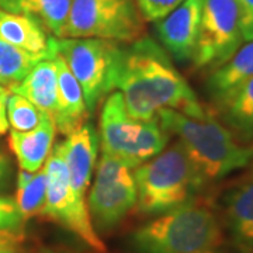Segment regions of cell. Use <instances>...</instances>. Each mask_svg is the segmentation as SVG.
<instances>
[{
  "label": "cell",
  "mask_w": 253,
  "mask_h": 253,
  "mask_svg": "<svg viewBox=\"0 0 253 253\" xmlns=\"http://www.w3.org/2000/svg\"><path fill=\"white\" fill-rule=\"evenodd\" d=\"M116 89L123 94L128 114L138 121L158 120L163 109L193 118L208 114L168 51L149 37L124 48Z\"/></svg>",
  "instance_id": "1"
},
{
  "label": "cell",
  "mask_w": 253,
  "mask_h": 253,
  "mask_svg": "<svg viewBox=\"0 0 253 253\" xmlns=\"http://www.w3.org/2000/svg\"><path fill=\"white\" fill-rule=\"evenodd\" d=\"M158 120L170 135L177 136L201 190L244 169L252 161L253 145L238 141L224 124L210 114L193 118L163 109Z\"/></svg>",
  "instance_id": "2"
},
{
  "label": "cell",
  "mask_w": 253,
  "mask_h": 253,
  "mask_svg": "<svg viewBox=\"0 0 253 253\" xmlns=\"http://www.w3.org/2000/svg\"><path fill=\"white\" fill-rule=\"evenodd\" d=\"M222 238L215 210L194 197L136 228L131 245L136 253H204L218 249Z\"/></svg>",
  "instance_id": "3"
},
{
  "label": "cell",
  "mask_w": 253,
  "mask_h": 253,
  "mask_svg": "<svg viewBox=\"0 0 253 253\" xmlns=\"http://www.w3.org/2000/svg\"><path fill=\"white\" fill-rule=\"evenodd\" d=\"M132 177L136 187V206L145 215L170 211L194 199L201 190L179 141L135 168Z\"/></svg>",
  "instance_id": "4"
},
{
  "label": "cell",
  "mask_w": 253,
  "mask_h": 253,
  "mask_svg": "<svg viewBox=\"0 0 253 253\" xmlns=\"http://www.w3.org/2000/svg\"><path fill=\"white\" fill-rule=\"evenodd\" d=\"M56 48L79 82L89 113H93L103 97L116 89L124 48L103 38H56Z\"/></svg>",
  "instance_id": "5"
},
{
  "label": "cell",
  "mask_w": 253,
  "mask_h": 253,
  "mask_svg": "<svg viewBox=\"0 0 253 253\" xmlns=\"http://www.w3.org/2000/svg\"><path fill=\"white\" fill-rule=\"evenodd\" d=\"M145 20L136 0H72L66 38H103L134 42Z\"/></svg>",
  "instance_id": "6"
},
{
  "label": "cell",
  "mask_w": 253,
  "mask_h": 253,
  "mask_svg": "<svg viewBox=\"0 0 253 253\" xmlns=\"http://www.w3.org/2000/svg\"><path fill=\"white\" fill-rule=\"evenodd\" d=\"M46 174L45 204L41 217L63 226L94 253H106L107 248L93 225L87 200L81 199L71 186L69 173L55 146L44 165Z\"/></svg>",
  "instance_id": "7"
},
{
  "label": "cell",
  "mask_w": 253,
  "mask_h": 253,
  "mask_svg": "<svg viewBox=\"0 0 253 253\" xmlns=\"http://www.w3.org/2000/svg\"><path fill=\"white\" fill-rule=\"evenodd\" d=\"M131 170L120 158L101 152L87 199L93 225L99 231L114 228L136 206V187Z\"/></svg>",
  "instance_id": "8"
},
{
  "label": "cell",
  "mask_w": 253,
  "mask_h": 253,
  "mask_svg": "<svg viewBox=\"0 0 253 253\" xmlns=\"http://www.w3.org/2000/svg\"><path fill=\"white\" fill-rule=\"evenodd\" d=\"M242 42L236 0H203L199 40L191 61L194 68L212 72L229 61Z\"/></svg>",
  "instance_id": "9"
},
{
  "label": "cell",
  "mask_w": 253,
  "mask_h": 253,
  "mask_svg": "<svg viewBox=\"0 0 253 253\" xmlns=\"http://www.w3.org/2000/svg\"><path fill=\"white\" fill-rule=\"evenodd\" d=\"M222 222L239 253H253V172L232 180L219 200Z\"/></svg>",
  "instance_id": "10"
},
{
  "label": "cell",
  "mask_w": 253,
  "mask_h": 253,
  "mask_svg": "<svg viewBox=\"0 0 253 253\" xmlns=\"http://www.w3.org/2000/svg\"><path fill=\"white\" fill-rule=\"evenodd\" d=\"M201 11L203 0H183L168 16L156 21V33L163 48L177 62H191L194 58Z\"/></svg>",
  "instance_id": "11"
},
{
  "label": "cell",
  "mask_w": 253,
  "mask_h": 253,
  "mask_svg": "<svg viewBox=\"0 0 253 253\" xmlns=\"http://www.w3.org/2000/svg\"><path fill=\"white\" fill-rule=\"evenodd\" d=\"M141 128V121L128 114L123 94L111 91L103 104L99 121V144L101 152L126 159L135 142Z\"/></svg>",
  "instance_id": "12"
},
{
  "label": "cell",
  "mask_w": 253,
  "mask_h": 253,
  "mask_svg": "<svg viewBox=\"0 0 253 253\" xmlns=\"http://www.w3.org/2000/svg\"><path fill=\"white\" fill-rule=\"evenodd\" d=\"M56 149L66 165L73 191L81 199L86 200L99 151L97 132L90 124L86 123L66 135L62 144L56 145Z\"/></svg>",
  "instance_id": "13"
},
{
  "label": "cell",
  "mask_w": 253,
  "mask_h": 253,
  "mask_svg": "<svg viewBox=\"0 0 253 253\" xmlns=\"http://www.w3.org/2000/svg\"><path fill=\"white\" fill-rule=\"evenodd\" d=\"M54 59L58 75V96L56 111L52 120L56 131H59L63 135H69L71 132L81 128L83 124H86L89 110L86 107L81 84L73 76L62 56L56 52Z\"/></svg>",
  "instance_id": "14"
},
{
  "label": "cell",
  "mask_w": 253,
  "mask_h": 253,
  "mask_svg": "<svg viewBox=\"0 0 253 253\" xmlns=\"http://www.w3.org/2000/svg\"><path fill=\"white\" fill-rule=\"evenodd\" d=\"M56 126L52 118L42 113L40 124L27 132L10 131L9 146L17 159L18 168L26 172H37L45 165L52 152Z\"/></svg>",
  "instance_id": "15"
},
{
  "label": "cell",
  "mask_w": 253,
  "mask_h": 253,
  "mask_svg": "<svg viewBox=\"0 0 253 253\" xmlns=\"http://www.w3.org/2000/svg\"><path fill=\"white\" fill-rule=\"evenodd\" d=\"M0 38L11 45L21 48L31 54L41 55L44 58H54L56 38L48 34L34 18L9 13L0 9Z\"/></svg>",
  "instance_id": "16"
},
{
  "label": "cell",
  "mask_w": 253,
  "mask_h": 253,
  "mask_svg": "<svg viewBox=\"0 0 253 253\" xmlns=\"http://www.w3.org/2000/svg\"><path fill=\"white\" fill-rule=\"evenodd\" d=\"M253 78V41L241 46L229 61L214 69L207 79L210 99L217 109L244 83Z\"/></svg>",
  "instance_id": "17"
},
{
  "label": "cell",
  "mask_w": 253,
  "mask_h": 253,
  "mask_svg": "<svg viewBox=\"0 0 253 253\" xmlns=\"http://www.w3.org/2000/svg\"><path fill=\"white\" fill-rule=\"evenodd\" d=\"M72 0H0V9L24 14L58 40L66 38Z\"/></svg>",
  "instance_id": "18"
},
{
  "label": "cell",
  "mask_w": 253,
  "mask_h": 253,
  "mask_svg": "<svg viewBox=\"0 0 253 253\" xmlns=\"http://www.w3.org/2000/svg\"><path fill=\"white\" fill-rule=\"evenodd\" d=\"M10 91L26 97L37 109L46 113L51 118L54 117L58 96V75L54 58L40 61Z\"/></svg>",
  "instance_id": "19"
},
{
  "label": "cell",
  "mask_w": 253,
  "mask_h": 253,
  "mask_svg": "<svg viewBox=\"0 0 253 253\" xmlns=\"http://www.w3.org/2000/svg\"><path fill=\"white\" fill-rule=\"evenodd\" d=\"M224 126L242 144L253 145V78L219 107Z\"/></svg>",
  "instance_id": "20"
},
{
  "label": "cell",
  "mask_w": 253,
  "mask_h": 253,
  "mask_svg": "<svg viewBox=\"0 0 253 253\" xmlns=\"http://www.w3.org/2000/svg\"><path fill=\"white\" fill-rule=\"evenodd\" d=\"M46 174L44 166L37 172L21 170L17 174L16 204L24 219L41 215L45 204Z\"/></svg>",
  "instance_id": "21"
},
{
  "label": "cell",
  "mask_w": 253,
  "mask_h": 253,
  "mask_svg": "<svg viewBox=\"0 0 253 253\" xmlns=\"http://www.w3.org/2000/svg\"><path fill=\"white\" fill-rule=\"evenodd\" d=\"M42 59L48 58L27 52L0 38V84L10 90Z\"/></svg>",
  "instance_id": "22"
},
{
  "label": "cell",
  "mask_w": 253,
  "mask_h": 253,
  "mask_svg": "<svg viewBox=\"0 0 253 253\" xmlns=\"http://www.w3.org/2000/svg\"><path fill=\"white\" fill-rule=\"evenodd\" d=\"M6 114L9 126H11L13 131L18 132H27L34 129L42 118L41 110L37 109L26 97L13 91H10L6 101Z\"/></svg>",
  "instance_id": "23"
},
{
  "label": "cell",
  "mask_w": 253,
  "mask_h": 253,
  "mask_svg": "<svg viewBox=\"0 0 253 253\" xmlns=\"http://www.w3.org/2000/svg\"><path fill=\"white\" fill-rule=\"evenodd\" d=\"M183 0H136L145 21H159L168 16Z\"/></svg>",
  "instance_id": "24"
},
{
  "label": "cell",
  "mask_w": 253,
  "mask_h": 253,
  "mask_svg": "<svg viewBox=\"0 0 253 253\" xmlns=\"http://www.w3.org/2000/svg\"><path fill=\"white\" fill-rule=\"evenodd\" d=\"M24 221L14 200L0 197V231H20Z\"/></svg>",
  "instance_id": "25"
},
{
  "label": "cell",
  "mask_w": 253,
  "mask_h": 253,
  "mask_svg": "<svg viewBox=\"0 0 253 253\" xmlns=\"http://www.w3.org/2000/svg\"><path fill=\"white\" fill-rule=\"evenodd\" d=\"M244 41H253V0H236Z\"/></svg>",
  "instance_id": "26"
},
{
  "label": "cell",
  "mask_w": 253,
  "mask_h": 253,
  "mask_svg": "<svg viewBox=\"0 0 253 253\" xmlns=\"http://www.w3.org/2000/svg\"><path fill=\"white\" fill-rule=\"evenodd\" d=\"M18 231H4L0 234V253H24L21 249Z\"/></svg>",
  "instance_id": "27"
},
{
  "label": "cell",
  "mask_w": 253,
  "mask_h": 253,
  "mask_svg": "<svg viewBox=\"0 0 253 253\" xmlns=\"http://www.w3.org/2000/svg\"><path fill=\"white\" fill-rule=\"evenodd\" d=\"M10 91L0 93V135H4L9 129V121L6 114V101L9 97Z\"/></svg>",
  "instance_id": "28"
},
{
  "label": "cell",
  "mask_w": 253,
  "mask_h": 253,
  "mask_svg": "<svg viewBox=\"0 0 253 253\" xmlns=\"http://www.w3.org/2000/svg\"><path fill=\"white\" fill-rule=\"evenodd\" d=\"M7 172H9V159L6 155L0 154V183L7 176Z\"/></svg>",
  "instance_id": "29"
},
{
  "label": "cell",
  "mask_w": 253,
  "mask_h": 253,
  "mask_svg": "<svg viewBox=\"0 0 253 253\" xmlns=\"http://www.w3.org/2000/svg\"><path fill=\"white\" fill-rule=\"evenodd\" d=\"M6 91H10L9 89H6V87H3L1 84H0V93H6Z\"/></svg>",
  "instance_id": "30"
},
{
  "label": "cell",
  "mask_w": 253,
  "mask_h": 253,
  "mask_svg": "<svg viewBox=\"0 0 253 253\" xmlns=\"http://www.w3.org/2000/svg\"><path fill=\"white\" fill-rule=\"evenodd\" d=\"M204 253H224V252H219L218 249H214V251H208V252H204Z\"/></svg>",
  "instance_id": "31"
},
{
  "label": "cell",
  "mask_w": 253,
  "mask_h": 253,
  "mask_svg": "<svg viewBox=\"0 0 253 253\" xmlns=\"http://www.w3.org/2000/svg\"><path fill=\"white\" fill-rule=\"evenodd\" d=\"M249 165H251V170L253 172V158H252V161H251V163H249Z\"/></svg>",
  "instance_id": "32"
},
{
  "label": "cell",
  "mask_w": 253,
  "mask_h": 253,
  "mask_svg": "<svg viewBox=\"0 0 253 253\" xmlns=\"http://www.w3.org/2000/svg\"><path fill=\"white\" fill-rule=\"evenodd\" d=\"M1 232H4V231H0V234H1Z\"/></svg>",
  "instance_id": "33"
}]
</instances>
